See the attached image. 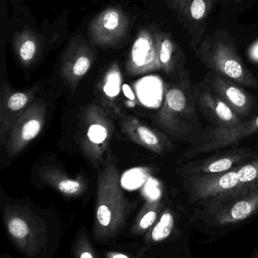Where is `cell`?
<instances>
[{"label":"cell","mask_w":258,"mask_h":258,"mask_svg":"<svg viewBox=\"0 0 258 258\" xmlns=\"http://www.w3.org/2000/svg\"><path fill=\"white\" fill-rule=\"evenodd\" d=\"M192 228L217 240L251 222L258 215V180L191 206Z\"/></svg>","instance_id":"6da1fadb"},{"label":"cell","mask_w":258,"mask_h":258,"mask_svg":"<svg viewBox=\"0 0 258 258\" xmlns=\"http://www.w3.org/2000/svg\"><path fill=\"white\" fill-rule=\"evenodd\" d=\"M192 86L189 70L177 75V81L167 88L159 122L172 136L195 144L205 132L194 101Z\"/></svg>","instance_id":"7a4b0ae2"},{"label":"cell","mask_w":258,"mask_h":258,"mask_svg":"<svg viewBox=\"0 0 258 258\" xmlns=\"http://www.w3.org/2000/svg\"><path fill=\"white\" fill-rule=\"evenodd\" d=\"M134 209L121 189L118 170L109 165L98 180L93 237L97 242H109L124 228Z\"/></svg>","instance_id":"3957f363"},{"label":"cell","mask_w":258,"mask_h":258,"mask_svg":"<svg viewBox=\"0 0 258 258\" xmlns=\"http://www.w3.org/2000/svg\"><path fill=\"white\" fill-rule=\"evenodd\" d=\"M209 71L225 77L242 87L258 89L257 79L248 69L238 53L234 39L226 30L204 36L194 48Z\"/></svg>","instance_id":"277c9868"},{"label":"cell","mask_w":258,"mask_h":258,"mask_svg":"<svg viewBox=\"0 0 258 258\" xmlns=\"http://www.w3.org/2000/svg\"><path fill=\"white\" fill-rule=\"evenodd\" d=\"M4 221L12 242L28 257L37 255L46 245V226L30 211L21 207L6 208Z\"/></svg>","instance_id":"5b68a950"},{"label":"cell","mask_w":258,"mask_h":258,"mask_svg":"<svg viewBox=\"0 0 258 258\" xmlns=\"http://www.w3.org/2000/svg\"><path fill=\"white\" fill-rule=\"evenodd\" d=\"M237 168L226 172L183 177V189L186 192L188 207L201 200L227 194L245 185L239 180Z\"/></svg>","instance_id":"8992f818"},{"label":"cell","mask_w":258,"mask_h":258,"mask_svg":"<svg viewBox=\"0 0 258 258\" xmlns=\"http://www.w3.org/2000/svg\"><path fill=\"white\" fill-rule=\"evenodd\" d=\"M257 158L258 152L250 147L230 148L202 159L190 161L179 168L178 173L185 177L189 175L226 172Z\"/></svg>","instance_id":"52a82bcc"},{"label":"cell","mask_w":258,"mask_h":258,"mask_svg":"<svg viewBox=\"0 0 258 258\" xmlns=\"http://www.w3.org/2000/svg\"><path fill=\"white\" fill-rule=\"evenodd\" d=\"M192 92L198 113L212 124L213 128L227 130L243 122L214 93L204 80L192 85Z\"/></svg>","instance_id":"ba28073f"},{"label":"cell","mask_w":258,"mask_h":258,"mask_svg":"<svg viewBox=\"0 0 258 258\" xmlns=\"http://www.w3.org/2000/svg\"><path fill=\"white\" fill-rule=\"evenodd\" d=\"M255 133H258V114L249 120L243 121L236 128L227 130L213 128L207 131L195 144L188 149L184 153V157L192 159L200 155L223 150L230 146L236 145L241 140Z\"/></svg>","instance_id":"9c48e42d"},{"label":"cell","mask_w":258,"mask_h":258,"mask_svg":"<svg viewBox=\"0 0 258 258\" xmlns=\"http://www.w3.org/2000/svg\"><path fill=\"white\" fill-rule=\"evenodd\" d=\"M168 6L177 12L180 22L192 36V48L199 45L204 38L207 20L215 0H166Z\"/></svg>","instance_id":"30bf717a"},{"label":"cell","mask_w":258,"mask_h":258,"mask_svg":"<svg viewBox=\"0 0 258 258\" xmlns=\"http://www.w3.org/2000/svg\"><path fill=\"white\" fill-rule=\"evenodd\" d=\"M129 18L119 8L111 7L97 15L89 24V37L101 45H115L128 31Z\"/></svg>","instance_id":"8fae6325"},{"label":"cell","mask_w":258,"mask_h":258,"mask_svg":"<svg viewBox=\"0 0 258 258\" xmlns=\"http://www.w3.org/2000/svg\"><path fill=\"white\" fill-rule=\"evenodd\" d=\"M214 93L243 120L254 107V99L240 85L209 71L203 79Z\"/></svg>","instance_id":"7c38bea8"},{"label":"cell","mask_w":258,"mask_h":258,"mask_svg":"<svg viewBox=\"0 0 258 258\" xmlns=\"http://www.w3.org/2000/svg\"><path fill=\"white\" fill-rule=\"evenodd\" d=\"M128 68L135 73L162 69L154 30L143 29L139 32L130 51Z\"/></svg>","instance_id":"4fadbf2b"},{"label":"cell","mask_w":258,"mask_h":258,"mask_svg":"<svg viewBox=\"0 0 258 258\" xmlns=\"http://www.w3.org/2000/svg\"><path fill=\"white\" fill-rule=\"evenodd\" d=\"M154 33L161 68L167 74L178 75L186 69L184 54L171 35L159 30Z\"/></svg>","instance_id":"5bb4252c"},{"label":"cell","mask_w":258,"mask_h":258,"mask_svg":"<svg viewBox=\"0 0 258 258\" xmlns=\"http://www.w3.org/2000/svg\"><path fill=\"white\" fill-rule=\"evenodd\" d=\"M126 126L129 136L144 147L150 149L154 153L162 154L172 147V144L168 138L160 134L156 133L145 125H141L137 121L133 119L127 122Z\"/></svg>","instance_id":"9a60e30c"},{"label":"cell","mask_w":258,"mask_h":258,"mask_svg":"<svg viewBox=\"0 0 258 258\" xmlns=\"http://www.w3.org/2000/svg\"><path fill=\"white\" fill-rule=\"evenodd\" d=\"M164 209L165 206L161 200L147 202L137 215L134 224L132 226L130 230L132 234L135 236L146 234L157 222Z\"/></svg>","instance_id":"2e32d148"},{"label":"cell","mask_w":258,"mask_h":258,"mask_svg":"<svg viewBox=\"0 0 258 258\" xmlns=\"http://www.w3.org/2000/svg\"><path fill=\"white\" fill-rule=\"evenodd\" d=\"M38 38L31 29H23L17 32L15 45L18 54L23 61L29 62L36 55L38 48Z\"/></svg>","instance_id":"e0dca14e"},{"label":"cell","mask_w":258,"mask_h":258,"mask_svg":"<svg viewBox=\"0 0 258 258\" xmlns=\"http://www.w3.org/2000/svg\"><path fill=\"white\" fill-rule=\"evenodd\" d=\"M74 258H99L94 250L84 229H80L76 236L74 246Z\"/></svg>","instance_id":"ac0fdd59"},{"label":"cell","mask_w":258,"mask_h":258,"mask_svg":"<svg viewBox=\"0 0 258 258\" xmlns=\"http://www.w3.org/2000/svg\"><path fill=\"white\" fill-rule=\"evenodd\" d=\"M238 177L242 184L253 183L258 180V158L240 165L237 168Z\"/></svg>","instance_id":"d6986e66"},{"label":"cell","mask_w":258,"mask_h":258,"mask_svg":"<svg viewBox=\"0 0 258 258\" xmlns=\"http://www.w3.org/2000/svg\"><path fill=\"white\" fill-rule=\"evenodd\" d=\"M42 124L39 119H29L27 122H24L21 132V137L24 141H31L34 139L41 130Z\"/></svg>","instance_id":"ffe728a7"},{"label":"cell","mask_w":258,"mask_h":258,"mask_svg":"<svg viewBox=\"0 0 258 258\" xmlns=\"http://www.w3.org/2000/svg\"><path fill=\"white\" fill-rule=\"evenodd\" d=\"M56 186L62 194L68 196L77 195L82 190V184L80 181L68 178L58 180Z\"/></svg>","instance_id":"44dd1931"},{"label":"cell","mask_w":258,"mask_h":258,"mask_svg":"<svg viewBox=\"0 0 258 258\" xmlns=\"http://www.w3.org/2000/svg\"><path fill=\"white\" fill-rule=\"evenodd\" d=\"M87 137L93 144H102L108 138L107 128L101 124H92L88 130Z\"/></svg>","instance_id":"7402d4cb"},{"label":"cell","mask_w":258,"mask_h":258,"mask_svg":"<svg viewBox=\"0 0 258 258\" xmlns=\"http://www.w3.org/2000/svg\"><path fill=\"white\" fill-rule=\"evenodd\" d=\"M27 98L24 94H14L8 101V107L11 110L17 111L23 108L27 104Z\"/></svg>","instance_id":"603a6c76"},{"label":"cell","mask_w":258,"mask_h":258,"mask_svg":"<svg viewBox=\"0 0 258 258\" xmlns=\"http://www.w3.org/2000/svg\"><path fill=\"white\" fill-rule=\"evenodd\" d=\"M106 258H130L129 256L120 252H107L106 254Z\"/></svg>","instance_id":"cb8c5ba5"},{"label":"cell","mask_w":258,"mask_h":258,"mask_svg":"<svg viewBox=\"0 0 258 258\" xmlns=\"http://www.w3.org/2000/svg\"><path fill=\"white\" fill-rule=\"evenodd\" d=\"M251 258H258V245L251 252Z\"/></svg>","instance_id":"d4e9b609"},{"label":"cell","mask_w":258,"mask_h":258,"mask_svg":"<svg viewBox=\"0 0 258 258\" xmlns=\"http://www.w3.org/2000/svg\"><path fill=\"white\" fill-rule=\"evenodd\" d=\"M224 1H226V2H230V1L235 2V1H238V0H224Z\"/></svg>","instance_id":"484cf974"},{"label":"cell","mask_w":258,"mask_h":258,"mask_svg":"<svg viewBox=\"0 0 258 258\" xmlns=\"http://www.w3.org/2000/svg\"><path fill=\"white\" fill-rule=\"evenodd\" d=\"M189 258H195V257H189Z\"/></svg>","instance_id":"4316f807"}]
</instances>
